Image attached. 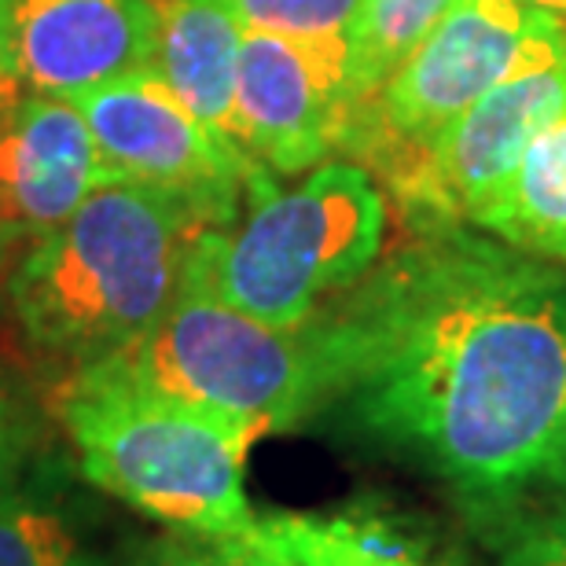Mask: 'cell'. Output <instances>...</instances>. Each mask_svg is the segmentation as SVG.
Returning a JSON list of instances; mask_svg holds the SVG:
<instances>
[{"label":"cell","instance_id":"obj_13","mask_svg":"<svg viewBox=\"0 0 566 566\" xmlns=\"http://www.w3.org/2000/svg\"><path fill=\"white\" fill-rule=\"evenodd\" d=\"M155 15L158 30L151 71L191 115L240 144L235 77H240L247 30L229 0H155Z\"/></svg>","mask_w":566,"mask_h":566},{"label":"cell","instance_id":"obj_3","mask_svg":"<svg viewBox=\"0 0 566 566\" xmlns=\"http://www.w3.org/2000/svg\"><path fill=\"white\" fill-rule=\"evenodd\" d=\"M60 420L85 479L140 515L213 541L251 518L247 457L262 423L166 398L115 360L74 368Z\"/></svg>","mask_w":566,"mask_h":566},{"label":"cell","instance_id":"obj_19","mask_svg":"<svg viewBox=\"0 0 566 566\" xmlns=\"http://www.w3.org/2000/svg\"><path fill=\"white\" fill-rule=\"evenodd\" d=\"M27 446H30L27 420L19 416L8 394L0 390V490L15 485L22 460H27Z\"/></svg>","mask_w":566,"mask_h":566},{"label":"cell","instance_id":"obj_4","mask_svg":"<svg viewBox=\"0 0 566 566\" xmlns=\"http://www.w3.org/2000/svg\"><path fill=\"white\" fill-rule=\"evenodd\" d=\"M390 202L365 166L321 163L232 229L202 232L185 276L276 327H298L379 262Z\"/></svg>","mask_w":566,"mask_h":566},{"label":"cell","instance_id":"obj_15","mask_svg":"<svg viewBox=\"0 0 566 566\" xmlns=\"http://www.w3.org/2000/svg\"><path fill=\"white\" fill-rule=\"evenodd\" d=\"M460 0H360L346 33L349 99L365 104Z\"/></svg>","mask_w":566,"mask_h":566},{"label":"cell","instance_id":"obj_14","mask_svg":"<svg viewBox=\"0 0 566 566\" xmlns=\"http://www.w3.org/2000/svg\"><path fill=\"white\" fill-rule=\"evenodd\" d=\"M471 224L526 254L566 262V104Z\"/></svg>","mask_w":566,"mask_h":566},{"label":"cell","instance_id":"obj_7","mask_svg":"<svg viewBox=\"0 0 566 566\" xmlns=\"http://www.w3.org/2000/svg\"><path fill=\"white\" fill-rule=\"evenodd\" d=\"M71 104L96 140L111 185H144L180 199L210 229H232L276 177L240 144L196 118L151 66L88 88Z\"/></svg>","mask_w":566,"mask_h":566},{"label":"cell","instance_id":"obj_18","mask_svg":"<svg viewBox=\"0 0 566 566\" xmlns=\"http://www.w3.org/2000/svg\"><path fill=\"white\" fill-rule=\"evenodd\" d=\"M493 566H566V512L507 523V541Z\"/></svg>","mask_w":566,"mask_h":566},{"label":"cell","instance_id":"obj_11","mask_svg":"<svg viewBox=\"0 0 566 566\" xmlns=\"http://www.w3.org/2000/svg\"><path fill=\"white\" fill-rule=\"evenodd\" d=\"M104 185L111 177L71 99L8 82L0 93V247L49 235Z\"/></svg>","mask_w":566,"mask_h":566},{"label":"cell","instance_id":"obj_21","mask_svg":"<svg viewBox=\"0 0 566 566\" xmlns=\"http://www.w3.org/2000/svg\"><path fill=\"white\" fill-rule=\"evenodd\" d=\"M526 8H537V11H548V15H556L566 22V0H523Z\"/></svg>","mask_w":566,"mask_h":566},{"label":"cell","instance_id":"obj_1","mask_svg":"<svg viewBox=\"0 0 566 566\" xmlns=\"http://www.w3.org/2000/svg\"><path fill=\"white\" fill-rule=\"evenodd\" d=\"M321 412H335L474 515L512 523L548 479L566 420V273L446 224L398 251L313 316Z\"/></svg>","mask_w":566,"mask_h":566},{"label":"cell","instance_id":"obj_22","mask_svg":"<svg viewBox=\"0 0 566 566\" xmlns=\"http://www.w3.org/2000/svg\"><path fill=\"white\" fill-rule=\"evenodd\" d=\"M166 566H210V563H207V556H185V552H180V556L166 559Z\"/></svg>","mask_w":566,"mask_h":566},{"label":"cell","instance_id":"obj_23","mask_svg":"<svg viewBox=\"0 0 566 566\" xmlns=\"http://www.w3.org/2000/svg\"><path fill=\"white\" fill-rule=\"evenodd\" d=\"M0 74H8L4 71V0H0Z\"/></svg>","mask_w":566,"mask_h":566},{"label":"cell","instance_id":"obj_8","mask_svg":"<svg viewBox=\"0 0 566 566\" xmlns=\"http://www.w3.org/2000/svg\"><path fill=\"white\" fill-rule=\"evenodd\" d=\"M566 104V22L548 15L534 44L504 82L427 151V158L382 196L401 210L405 229L430 232L471 224L507 185L518 158Z\"/></svg>","mask_w":566,"mask_h":566},{"label":"cell","instance_id":"obj_20","mask_svg":"<svg viewBox=\"0 0 566 566\" xmlns=\"http://www.w3.org/2000/svg\"><path fill=\"white\" fill-rule=\"evenodd\" d=\"M548 482H556L566 490V420L559 430V441H556V457H552V471H548Z\"/></svg>","mask_w":566,"mask_h":566},{"label":"cell","instance_id":"obj_9","mask_svg":"<svg viewBox=\"0 0 566 566\" xmlns=\"http://www.w3.org/2000/svg\"><path fill=\"white\" fill-rule=\"evenodd\" d=\"M346 38L247 30L235 77L240 144L273 177L310 174L338 151L349 122Z\"/></svg>","mask_w":566,"mask_h":566},{"label":"cell","instance_id":"obj_6","mask_svg":"<svg viewBox=\"0 0 566 566\" xmlns=\"http://www.w3.org/2000/svg\"><path fill=\"white\" fill-rule=\"evenodd\" d=\"M548 11L523 0H460L390 74L376 96L349 111L338 151L387 191L423 163L496 82L523 63Z\"/></svg>","mask_w":566,"mask_h":566},{"label":"cell","instance_id":"obj_5","mask_svg":"<svg viewBox=\"0 0 566 566\" xmlns=\"http://www.w3.org/2000/svg\"><path fill=\"white\" fill-rule=\"evenodd\" d=\"M104 360L166 398L254 420L269 434L321 412L324 368L313 321L265 324L188 276L151 332Z\"/></svg>","mask_w":566,"mask_h":566},{"label":"cell","instance_id":"obj_16","mask_svg":"<svg viewBox=\"0 0 566 566\" xmlns=\"http://www.w3.org/2000/svg\"><path fill=\"white\" fill-rule=\"evenodd\" d=\"M0 566H77V537L55 507L0 490Z\"/></svg>","mask_w":566,"mask_h":566},{"label":"cell","instance_id":"obj_17","mask_svg":"<svg viewBox=\"0 0 566 566\" xmlns=\"http://www.w3.org/2000/svg\"><path fill=\"white\" fill-rule=\"evenodd\" d=\"M243 30L283 38H346L360 0H229Z\"/></svg>","mask_w":566,"mask_h":566},{"label":"cell","instance_id":"obj_24","mask_svg":"<svg viewBox=\"0 0 566 566\" xmlns=\"http://www.w3.org/2000/svg\"><path fill=\"white\" fill-rule=\"evenodd\" d=\"M8 82H11V77H8V74H0V93L8 88Z\"/></svg>","mask_w":566,"mask_h":566},{"label":"cell","instance_id":"obj_12","mask_svg":"<svg viewBox=\"0 0 566 566\" xmlns=\"http://www.w3.org/2000/svg\"><path fill=\"white\" fill-rule=\"evenodd\" d=\"M210 566H457L382 507L269 512L207 541Z\"/></svg>","mask_w":566,"mask_h":566},{"label":"cell","instance_id":"obj_10","mask_svg":"<svg viewBox=\"0 0 566 566\" xmlns=\"http://www.w3.org/2000/svg\"><path fill=\"white\" fill-rule=\"evenodd\" d=\"M155 0H4V71L19 88L74 99L144 71Z\"/></svg>","mask_w":566,"mask_h":566},{"label":"cell","instance_id":"obj_2","mask_svg":"<svg viewBox=\"0 0 566 566\" xmlns=\"http://www.w3.org/2000/svg\"><path fill=\"white\" fill-rule=\"evenodd\" d=\"M196 210L144 185H104L33 240L8 276L11 313L41 354L85 368L151 332L185 283Z\"/></svg>","mask_w":566,"mask_h":566}]
</instances>
